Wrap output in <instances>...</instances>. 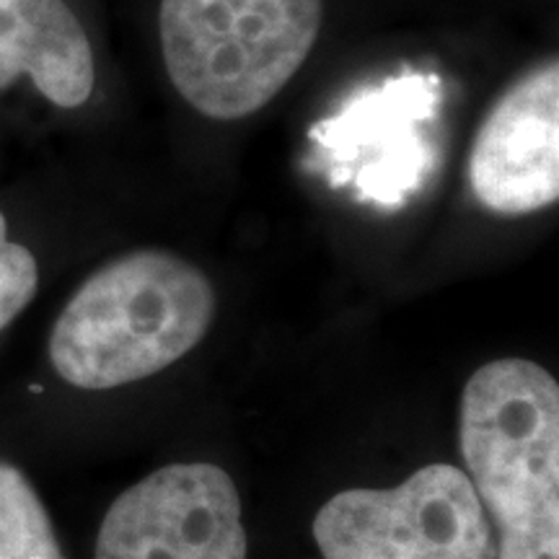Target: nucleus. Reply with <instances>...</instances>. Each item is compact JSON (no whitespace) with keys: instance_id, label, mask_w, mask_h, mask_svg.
Returning <instances> with one entry per match:
<instances>
[{"instance_id":"obj_1","label":"nucleus","mask_w":559,"mask_h":559,"mask_svg":"<svg viewBox=\"0 0 559 559\" xmlns=\"http://www.w3.org/2000/svg\"><path fill=\"white\" fill-rule=\"evenodd\" d=\"M215 311V288L200 267L164 249L130 251L68 300L50 334L52 368L86 391L143 381L192 353Z\"/></svg>"},{"instance_id":"obj_2","label":"nucleus","mask_w":559,"mask_h":559,"mask_svg":"<svg viewBox=\"0 0 559 559\" xmlns=\"http://www.w3.org/2000/svg\"><path fill=\"white\" fill-rule=\"evenodd\" d=\"M461 459L498 559H559V386L523 358L481 366L461 394Z\"/></svg>"},{"instance_id":"obj_3","label":"nucleus","mask_w":559,"mask_h":559,"mask_svg":"<svg viewBox=\"0 0 559 559\" xmlns=\"http://www.w3.org/2000/svg\"><path fill=\"white\" fill-rule=\"evenodd\" d=\"M324 0H160L174 88L210 120H243L275 99L317 45Z\"/></svg>"},{"instance_id":"obj_4","label":"nucleus","mask_w":559,"mask_h":559,"mask_svg":"<svg viewBox=\"0 0 559 559\" xmlns=\"http://www.w3.org/2000/svg\"><path fill=\"white\" fill-rule=\"evenodd\" d=\"M324 559H498L472 481L430 464L391 489H347L313 519Z\"/></svg>"},{"instance_id":"obj_5","label":"nucleus","mask_w":559,"mask_h":559,"mask_svg":"<svg viewBox=\"0 0 559 559\" xmlns=\"http://www.w3.org/2000/svg\"><path fill=\"white\" fill-rule=\"evenodd\" d=\"M440 104L436 75L402 73L362 88L311 130L334 187L353 185L362 200L400 205L436 169L428 130Z\"/></svg>"},{"instance_id":"obj_6","label":"nucleus","mask_w":559,"mask_h":559,"mask_svg":"<svg viewBox=\"0 0 559 559\" xmlns=\"http://www.w3.org/2000/svg\"><path fill=\"white\" fill-rule=\"evenodd\" d=\"M96 559H247L234 479L215 464H169L111 502Z\"/></svg>"},{"instance_id":"obj_7","label":"nucleus","mask_w":559,"mask_h":559,"mask_svg":"<svg viewBox=\"0 0 559 559\" xmlns=\"http://www.w3.org/2000/svg\"><path fill=\"white\" fill-rule=\"evenodd\" d=\"M469 185L498 215H528L559 198V66L544 62L489 109L469 153Z\"/></svg>"},{"instance_id":"obj_8","label":"nucleus","mask_w":559,"mask_h":559,"mask_svg":"<svg viewBox=\"0 0 559 559\" xmlns=\"http://www.w3.org/2000/svg\"><path fill=\"white\" fill-rule=\"evenodd\" d=\"M21 75L62 109L94 94V50L66 0H0V91Z\"/></svg>"},{"instance_id":"obj_9","label":"nucleus","mask_w":559,"mask_h":559,"mask_svg":"<svg viewBox=\"0 0 559 559\" xmlns=\"http://www.w3.org/2000/svg\"><path fill=\"white\" fill-rule=\"evenodd\" d=\"M0 559H62L47 508L9 461H0Z\"/></svg>"},{"instance_id":"obj_10","label":"nucleus","mask_w":559,"mask_h":559,"mask_svg":"<svg viewBox=\"0 0 559 559\" xmlns=\"http://www.w3.org/2000/svg\"><path fill=\"white\" fill-rule=\"evenodd\" d=\"M37 260L26 247L9 239V223L0 213V332L37 296Z\"/></svg>"}]
</instances>
